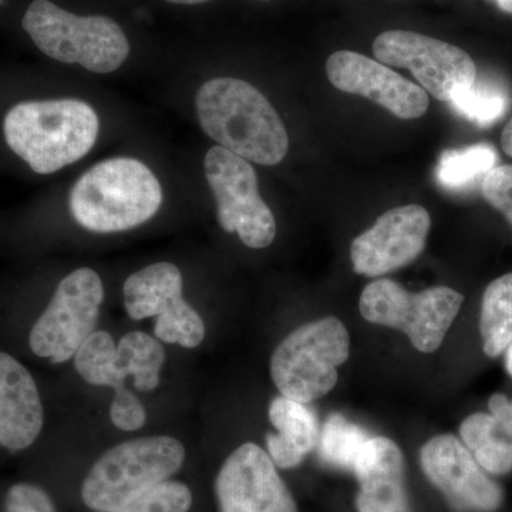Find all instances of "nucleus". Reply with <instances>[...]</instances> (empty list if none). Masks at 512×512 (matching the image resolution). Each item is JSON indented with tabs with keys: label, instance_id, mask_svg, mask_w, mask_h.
Instances as JSON below:
<instances>
[{
	"label": "nucleus",
	"instance_id": "nucleus-3",
	"mask_svg": "<svg viewBox=\"0 0 512 512\" xmlns=\"http://www.w3.org/2000/svg\"><path fill=\"white\" fill-rule=\"evenodd\" d=\"M163 202L160 181L136 158L119 157L94 165L74 184L70 211L77 224L97 234L140 227Z\"/></svg>",
	"mask_w": 512,
	"mask_h": 512
},
{
	"label": "nucleus",
	"instance_id": "nucleus-15",
	"mask_svg": "<svg viewBox=\"0 0 512 512\" xmlns=\"http://www.w3.org/2000/svg\"><path fill=\"white\" fill-rule=\"evenodd\" d=\"M45 427L42 394L32 372L0 350V448L8 453L29 450Z\"/></svg>",
	"mask_w": 512,
	"mask_h": 512
},
{
	"label": "nucleus",
	"instance_id": "nucleus-28",
	"mask_svg": "<svg viewBox=\"0 0 512 512\" xmlns=\"http://www.w3.org/2000/svg\"><path fill=\"white\" fill-rule=\"evenodd\" d=\"M5 512H57L52 497L39 485L16 483L10 485L3 498Z\"/></svg>",
	"mask_w": 512,
	"mask_h": 512
},
{
	"label": "nucleus",
	"instance_id": "nucleus-36",
	"mask_svg": "<svg viewBox=\"0 0 512 512\" xmlns=\"http://www.w3.org/2000/svg\"><path fill=\"white\" fill-rule=\"evenodd\" d=\"M265 2H266V0H265Z\"/></svg>",
	"mask_w": 512,
	"mask_h": 512
},
{
	"label": "nucleus",
	"instance_id": "nucleus-34",
	"mask_svg": "<svg viewBox=\"0 0 512 512\" xmlns=\"http://www.w3.org/2000/svg\"><path fill=\"white\" fill-rule=\"evenodd\" d=\"M175 5H200V3L210 2V0H167Z\"/></svg>",
	"mask_w": 512,
	"mask_h": 512
},
{
	"label": "nucleus",
	"instance_id": "nucleus-35",
	"mask_svg": "<svg viewBox=\"0 0 512 512\" xmlns=\"http://www.w3.org/2000/svg\"><path fill=\"white\" fill-rule=\"evenodd\" d=\"M505 366H507L508 373L512 376V342L507 348V356H505Z\"/></svg>",
	"mask_w": 512,
	"mask_h": 512
},
{
	"label": "nucleus",
	"instance_id": "nucleus-33",
	"mask_svg": "<svg viewBox=\"0 0 512 512\" xmlns=\"http://www.w3.org/2000/svg\"><path fill=\"white\" fill-rule=\"evenodd\" d=\"M495 5L498 6V9L503 10L505 13H510L512 15V0H491Z\"/></svg>",
	"mask_w": 512,
	"mask_h": 512
},
{
	"label": "nucleus",
	"instance_id": "nucleus-6",
	"mask_svg": "<svg viewBox=\"0 0 512 512\" xmlns=\"http://www.w3.org/2000/svg\"><path fill=\"white\" fill-rule=\"evenodd\" d=\"M350 355L346 326L336 318L306 323L293 330L272 353L271 376L282 396L308 404L338 383V366Z\"/></svg>",
	"mask_w": 512,
	"mask_h": 512
},
{
	"label": "nucleus",
	"instance_id": "nucleus-4",
	"mask_svg": "<svg viewBox=\"0 0 512 512\" xmlns=\"http://www.w3.org/2000/svg\"><path fill=\"white\" fill-rule=\"evenodd\" d=\"M185 448L168 436L141 437L117 444L90 468L82 485L90 510L110 512L170 480L181 470Z\"/></svg>",
	"mask_w": 512,
	"mask_h": 512
},
{
	"label": "nucleus",
	"instance_id": "nucleus-5",
	"mask_svg": "<svg viewBox=\"0 0 512 512\" xmlns=\"http://www.w3.org/2000/svg\"><path fill=\"white\" fill-rule=\"evenodd\" d=\"M22 26L46 56L80 64L93 73L114 72L130 53L127 37L116 20L73 15L49 0L30 3Z\"/></svg>",
	"mask_w": 512,
	"mask_h": 512
},
{
	"label": "nucleus",
	"instance_id": "nucleus-25",
	"mask_svg": "<svg viewBox=\"0 0 512 512\" xmlns=\"http://www.w3.org/2000/svg\"><path fill=\"white\" fill-rule=\"evenodd\" d=\"M370 439L365 430L350 423L342 414H332L319 433V457L332 467L352 471L356 458Z\"/></svg>",
	"mask_w": 512,
	"mask_h": 512
},
{
	"label": "nucleus",
	"instance_id": "nucleus-19",
	"mask_svg": "<svg viewBox=\"0 0 512 512\" xmlns=\"http://www.w3.org/2000/svg\"><path fill=\"white\" fill-rule=\"evenodd\" d=\"M464 446L487 473L505 476L512 471V436L491 414H471L460 427Z\"/></svg>",
	"mask_w": 512,
	"mask_h": 512
},
{
	"label": "nucleus",
	"instance_id": "nucleus-16",
	"mask_svg": "<svg viewBox=\"0 0 512 512\" xmlns=\"http://www.w3.org/2000/svg\"><path fill=\"white\" fill-rule=\"evenodd\" d=\"M352 473L359 483V512H412L406 488V464L400 447L387 437H370Z\"/></svg>",
	"mask_w": 512,
	"mask_h": 512
},
{
	"label": "nucleus",
	"instance_id": "nucleus-13",
	"mask_svg": "<svg viewBox=\"0 0 512 512\" xmlns=\"http://www.w3.org/2000/svg\"><path fill=\"white\" fill-rule=\"evenodd\" d=\"M430 227V214L420 205L384 212L372 228L353 241V269L356 274L376 278L412 264L426 247Z\"/></svg>",
	"mask_w": 512,
	"mask_h": 512
},
{
	"label": "nucleus",
	"instance_id": "nucleus-10",
	"mask_svg": "<svg viewBox=\"0 0 512 512\" xmlns=\"http://www.w3.org/2000/svg\"><path fill=\"white\" fill-rule=\"evenodd\" d=\"M373 53L387 66L410 70L424 92L447 103L477 79L476 63L463 49L409 30L377 36Z\"/></svg>",
	"mask_w": 512,
	"mask_h": 512
},
{
	"label": "nucleus",
	"instance_id": "nucleus-12",
	"mask_svg": "<svg viewBox=\"0 0 512 512\" xmlns=\"http://www.w3.org/2000/svg\"><path fill=\"white\" fill-rule=\"evenodd\" d=\"M220 512H298L274 461L258 444L229 454L215 480Z\"/></svg>",
	"mask_w": 512,
	"mask_h": 512
},
{
	"label": "nucleus",
	"instance_id": "nucleus-14",
	"mask_svg": "<svg viewBox=\"0 0 512 512\" xmlns=\"http://www.w3.org/2000/svg\"><path fill=\"white\" fill-rule=\"evenodd\" d=\"M326 73L336 89L375 101L399 119H419L429 110V94L420 86L360 53H333L326 62Z\"/></svg>",
	"mask_w": 512,
	"mask_h": 512
},
{
	"label": "nucleus",
	"instance_id": "nucleus-23",
	"mask_svg": "<svg viewBox=\"0 0 512 512\" xmlns=\"http://www.w3.org/2000/svg\"><path fill=\"white\" fill-rule=\"evenodd\" d=\"M73 359L74 367L84 382L110 387L114 392L126 387V377L117 367V343L110 333L94 330Z\"/></svg>",
	"mask_w": 512,
	"mask_h": 512
},
{
	"label": "nucleus",
	"instance_id": "nucleus-17",
	"mask_svg": "<svg viewBox=\"0 0 512 512\" xmlns=\"http://www.w3.org/2000/svg\"><path fill=\"white\" fill-rule=\"evenodd\" d=\"M269 420L278 430V434L266 436L268 454L276 467L282 470L298 467L318 446V420L306 404L285 396L276 397L269 406Z\"/></svg>",
	"mask_w": 512,
	"mask_h": 512
},
{
	"label": "nucleus",
	"instance_id": "nucleus-32",
	"mask_svg": "<svg viewBox=\"0 0 512 512\" xmlns=\"http://www.w3.org/2000/svg\"><path fill=\"white\" fill-rule=\"evenodd\" d=\"M501 144H503V150L505 154L512 157V119L508 121L503 131V137H501Z\"/></svg>",
	"mask_w": 512,
	"mask_h": 512
},
{
	"label": "nucleus",
	"instance_id": "nucleus-29",
	"mask_svg": "<svg viewBox=\"0 0 512 512\" xmlns=\"http://www.w3.org/2000/svg\"><path fill=\"white\" fill-rule=\"evenodd\" d=\"M485 200L501 212L512 227V165H501L490 171L481 183Z\"/></svg>",
	"mask_w": 512,
	"mask_h": 512
},
{
	"label": "nucleus",
	"instance_id": "nucleus-18",
	"mask_svg": "<svg viewBox=\"0 0 512 512\" xmlns=\"http://www.w3.org/2000/svg\"><path fill=\"white\" fill-rule=\"evenodd\" d=\"M124 305L134 320L160 318L183 305V275L170 262H158L128 276Z\"/></svg>",
	"mask_w": 512,
	"mask_h": 512
},
{
	"label": "nucleus",
	"instance_id": "nucleus-22",
	"mask_svg": "<svg viewBox=\"0 0 512 512\" xmlns=\"http://www.w3.org/2000/svg\"><path fill=\"white\" fill-rule=\"evenodd\" d=\"M497 164V151L488 144H476L441 154L436 180L448 191H466L483 183Z\"/></svg>",
	"mask_w": 512,
	"mask_h": 512
},
{
	"label": "nucleus",
	"instance_id": "nucleus-11",
	"mask_svg": "<svg viewBox=\"0 0 512 512\" xmlns=\"http://www.w3.org/2000/svg\"><path fill=\"white\" fill-rule=\"evenodd\" d=\"M424 476L458 512H495L503 490L485 474L468 448L450 434L433 437L420 451Z\"/></svg>",
	"mask_w": 512,
	"mask_h": 512
},
{
	"label": "nucleus",
	"instance_id": "nucleus-20",
	"mask_svg": "<svg viewBox=\"0 0 512 512\" xmlns=\"http://www.w3.org/2000/svg\"><path fill=\"white\" fill-rule=\"evenodd\" d=\"M480 330L485 355L500 356L512 342V274L495 279L485 289Z\"/></svg>",
	"mask_w": 512,
	"mask_h": 512
},
{
	"label": "nucleus",
	"instance_id": "nucleus-7",
	"mask_svg": "<svg viewBox=\"0 0 512 512\" xmlns=\"http://www.w3.org/2000/svg\"><path fill=\"white\" fill-rule=\"evenodd\" d=\"M463 302L464 296L447 286L413 293L390 279H379L366 286L359 308L367 322L402 330L419 352L433 353Z\"/></svg>",
	"mask_w": 512,
	"mask_h": 512
},
{
	"label": "nucleus",
	"instance_id": "nucleus-31",
	"mask_svg": "<svg viewBox=\"0 0 512 512\" xmlns=\"http://www.w3.org/2000/svg\"><path fill=\"white\" fill-rule=\"evenodd\" d=\"M488 409L491 416L512 436V400H508L505 394H493L488 402Z\"/></svg>",
	"mask_w": 512,
	"mask_h": 512
},
{
	"label": "nucleus",
	"instance_id": "nucleus-27",
	"mask_svg": "<svg viewBox=\"0 0 512 512\" xmlns=\"http://www.w3.org/2000/svg\"><path fill=\"white\" fill-rule=\"evenodd\" d=\"M191 505L190 488L178 481L168 480L110 512H188Z\"/></svg>",
	"mask_w": 512,
	"mask_h": 512
},
{
	"label": "nucleus",
	"instance_id": "nucleus-26",
	"mask_svg": "<svg viewBox=\"0 0 512 512\" xmlns=\"http://www.w3.org/2000/svg\"><path fill=\"white\" fill-rule=\"evenodd\" d=\"M154 335L161 342L194 349L200 346L205 338L204 320L191 305L184 302L170 315L156 318Z\"/></svg>",
	"mask_w": 512,
	"mask_h": 512
},
{
	"label": "nucleus",
	"instance_id": "nucleus-2",
	"mask_svg": "<svg viewBox=\"0 0 512 512\" xmlns=\"http://www.w3.org/2000/svg\"><path fill=\"white\" fill-rule=\"evenodd\" d=\"M99 117L82 100L26 101L3 123L10 150L37 174H52L82 160L99 136Z\"/></svg>",
	"mask_w": 512,
	"mask_h": 512
},
{
	"label": "nucleus",
	"instance_id": "nucleus-30",
	"mask_svg": "<svg viewBox=\"0 0 512 512\" xmlns=\"http://www.w3.org/2000/svg\"><path fill=\"white\" fill-rule=\"evenodd\" d=\"M110 419L117 429L140 430L146 423V409L136 394L124 387V389L114 392L113 402L110 406Z\"/></svg>",
	"mask_w": 512,
	"mask_h": 512
},
{
	"label": "nucleus",
	"instance_id": "nucleus-1",
	"mask_svg": "<svg viewBox=\"0 0 512 512\" xmlns=\"http://www.w3.org/2000/svg\"><path fill=\"white\" fill-rule=\"evenodd\" d=\"M195 107L202 130L244 160L276 165L288 154L281 117L264 94L244 80H210L198 92Z\"/></svg>",
	"mask_w": 512,
	"mask_h": 512
},
{
	"label": "nucleus",
	"instance_id": "nucleus-24",
	"mask_svg": "<svg viewBox=\"0 0 512 512\" xmlns=\"http://www.w3.org/2000/svg\"><path fill=\"white\" fill-rule=\"evenodd\" d=\"M448 103L458 116L477 126L488 127L503 119L510 106V94L497 80L477 77L473 86L456 94Z\"/></svg>",
	"mask_w": 512,
	"mask_h": 512
},
{
	"label": "nucleus",
	"instance_id": "nucleus-21",
	"mask_svg": "<svg viewBox=\"0 0 512 512\" xmlns=\"http://www.w3.org/2000/svg\"><path fill=\"white\" fill-rule=\"evenodd\" d=\"M164 362L163 345L147 333L130 332L117 343V367L126 379L133 377L140 392L157 389Z\"/></svg>",
	"mask_w": 512,
	"mask_h": 512
},
{
	"label": "nucleus",
	"instance_id": "nucleus-9",
	"mask_svg": "<svg viewBox=\"0 0 512 512\" xmlns=\"http://www.w3.org/2000/svg\"><path fill=\"white\" fill-rule=\"evenodd\" d=\"M204 168L222 229L237 232L248 248L269 247L276 235L275 217L259 195L258 177L249 161L217 146L205 156Z\"/></svg>",
	"mask_w": 512,
	"mask_h": 512
},
{
	"label": "nucleus",
	"instance_id": "nucleus-8",
	"mask_svg": "<svg viewBox=\"0 0 512 512\" xmlns=\"http://www.w3.org/2000/svg\"><path fill=\"white\" fill-rule=\"evenodd\" d=\"M103 299V282L93 269L80 268L64 276L46 308L30 326V353L52 365L73 359L96 329Z\"/></svg>",
	"mask_w": 512,
	"mask_h": 512
}]
</instances>
